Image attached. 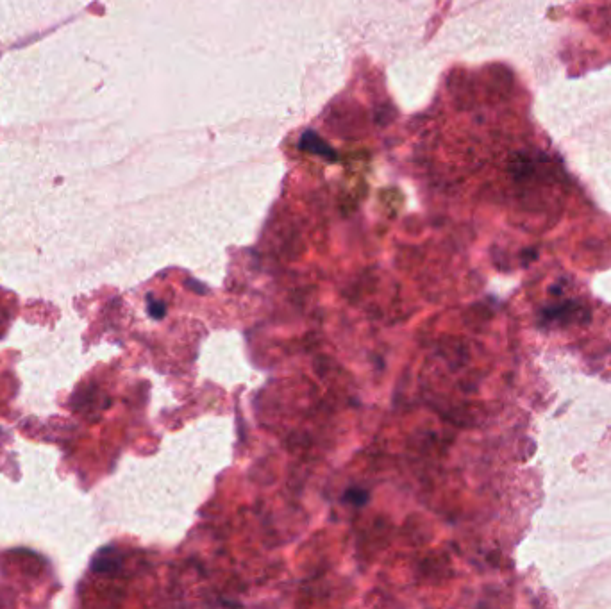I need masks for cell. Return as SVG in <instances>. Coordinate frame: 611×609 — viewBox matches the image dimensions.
<instances>
[{"instance_id": "1", "label": "cell", "mask_w": 611, "mask_h": 609, "mask_svg": "<svg viewBox=\"0 0 611 609\" xmlns=\"http://www.w3.org/2000/svg\"><path fill=\"white\" fill-rule=\"evenodd\" d=\"M299 149L308 152V154H315V156L327 159L331 163L338 161V154L315 131H306V133L302 134Z\"/></svg>"}, {"instance_id": "2", "label": "cell", "mask_w": 611, "mask_h": 609, "mask_svg": "<svg viewBox=\"0 0 611 609\" xmlns=\"http://www.w3.org/2000/svg\"><path fill=\"white\" fill-rule=\"evenodd\" d=\"M120 565V559L117 558L115 551H102L97 559L93 561V570L95 572H111Z\"/></svg>"}, {"instance_id": "3", "label": "cell", "mask_w": 611, "mask_h": 609, "mask_svg": "<svg viewBox=\"0 0 611 609\" xmlns=\"http://www.w3.org/2000/svg\"><path fill=\"white\" fill-rule=\"evenodd\" d=\"M344 501L351 502L354 506L361 508V506H365L369 502V492H365L361 488H351V490L345 492Z\"/></svg>"}, {"instance_id": "4", "label": "cell", "mask_w": 611, "mask_h": 609, "mask_svg": "<svg viewBox=\"0 0 611 609\" xmlns=\"http://www.w3.org/2000/svg\"><path fill=\"white\" fill-rule=\"evenodd\" d=\"M147 311L154 320H161L167 315V306L163 302L154 299L152 295H147Z\"/></svg>"}]
</instances>
